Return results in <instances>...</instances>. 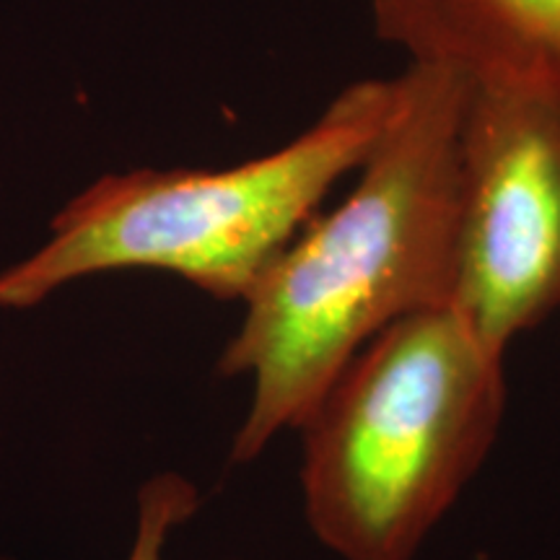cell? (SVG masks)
Returning a JSON list of instances; mask_svg holds the SVG:
<instances>
[{
  "label": "cell",
  "mask_w": 560,
  "mask_h": 560,
  "mask_svg": "<svg viewBox=\"0 0 560 560\" xmlns=\"http://www.w3.org/2000/svg\"><path fill=\"white\" fill-rule=\"evenodd\" d=\"M376 37L470 81L560 94V0H369Z\"/></svg>",
  "instance_id": "obj_5"
},
{
  "label": "cell",
  "mask_w": 560,
  "mask_h": 560,
  "mask_svg": "<svg viewBox=\"0 0 560 560\" xmlns=\"http://www.w3.org/2000/svg\"><path fill=\"white\" fill-rule=\"evenodd\" d=\"M392 81H355L283 149L226 170L107 174L50 223V240L0 270V310H34L81 278L117 270L177 276L219 301H244L359 170L387 120Z\"/></svg>",
  "instance_id": "obj_3"
},
{
  "label": "cell",
  "mask_w": 560,
  "mask_h": 560,
  "mask_svg": "<svg viewBox=\"0 0 560 560\" xmlns=\"http://www.w3.org/2000/svg\"><path fill=\"white\" fill-rule=\"evenodd\" d=\"M467 91L465 73L436 62H410L392 79L387 120L353 190L314 215L242 301L244 319L215 366L252 382L234 465L299 429L376 335L450 306Z\"/></svg>",
  "instance_id": "obj_1"
},
{
  "label": "cell",
  "mask_w": 560,
  "mask_h": 560,
  "mask_svg": "<svg viewBox=\"0 0 560 560\" xmlns=\"http://www.w3.org/2000/svg\"><path fill=\"white\" fill-rule=\"evenodd\" d=\"M503 355L452 306L376 335L304 423L306 522L342 560H412L486 462Z\"/></svg>",
  "instance_id": "obj_2"
},
{
  "label": "cell",
  "mask_w": 560,
  "mask_h": 560,
  "mask_svg": "<svg viewBox=\"0 0 560 560\" xmlns=\"http://www.w3.org/2000/svg\"><path fill=\"white\" fill-rule=\"evenodd\" d=\"M200 506L198 488L185 475H153L138 490V522L128 560H161L172 532L192 520ZM9 560V558H0Z\"/></svg>",
  "instance_id": "obj_6"
},
{
  "label": "cell",
  "mask_w": 560,
  "mask_h": 560,
  "mask_svg": "<svg viewBox=\"0 0 560 560\" xmlns=\"http://www.w3.org/2000/svg\"><path fill=\"white\" fill-rule=\"evenodd\" d=\"M450 306L490 350L560 310V94L470 81Z\"/></svg>",
  "instance_id": "obj_4"
}]
</instances>
